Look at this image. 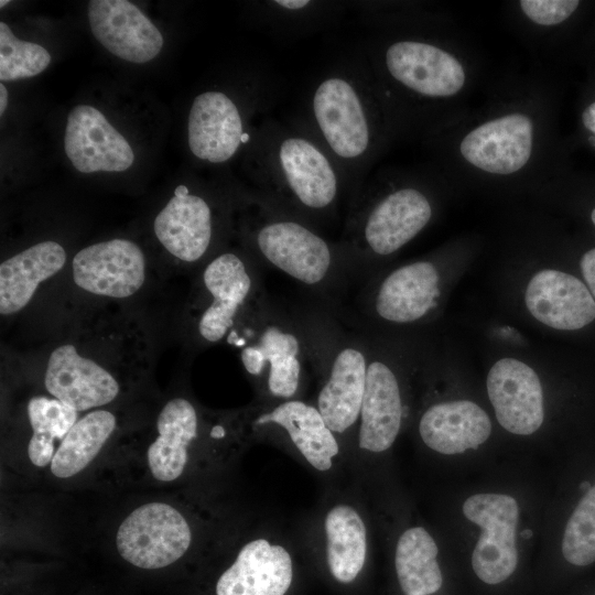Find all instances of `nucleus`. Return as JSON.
Here are the masks:
<instances>
[{"mask_svg": "<svg viewBox=\"0 0 595 595\" xmlns=\"http://www.w3.org/2000/svg\"><path fill=\"white\" fill-rule=\"evenodd\" d=\"M159 436L148 448V463L153 477L172 482L182 475L187 462V447L197 436L198 416L186 399L175 398L161 410Z\"/></svg>", "mask_w": 595, "mask_h": 595, "instance_id": "nucleus-26", "label": "nucleus"}, {"mask_svg": "<svg viewBox=\"0 0 595 595\" xmlns=\"http://www.w3.org/2000/svg\"><path fill=\"white\" fill-rule=\"evenodd\" d=\"M304 336L311 368L321 377L316 408L335 434L358 421L368 367L366 334L320 301L290 306Z\"/></svg>", "mask_w": 595, "mask_h": 595, "instance_id": "nucleus-4", "label": "nucleus"}, {"mask_svg": "<svg viewBox=\"0 0 595 595\" xmlns=\"http://www.w3.org/2000/svg\"><path fill=\"white\" fill-rule=\"evenodd\" d=\"M380 116L378 93L358 55L316 82L305 105V119L296 123L337 164L347 185L348 206L379 148Z\"/></svg>", "mask_w": 595, "mask_h": 595, "instance_id": "nucleus-1", "label": "nucleus"}, {"mask_svg": "<svg viewBox=\"0 0 595 595\" xmlns=\"http://www.w3.org/2000/svg\"><path fill=\"white\" fill-rule=\"evenodd\" d=\"M562 553L577 566L595 561V485L582 497L566 523Z\"/></svg>", "mask_w": 595, "mask_h": 595, "instance_id": "nucleus-33", "label": "nucleus"}, {"mask_svg": "<svg viewBox=\"0 0 595 595\" xmlns=\"http://www.w3.org/2000/svg\"><path fill=\"white\" fill-rule=\"evenodd\" d=\"M439 549L422 527L405 530L398 540L394 565L398 581L405 595H430L442 586L437 563Z\"/></svg>", "mask_w": 595, "mask_h": 595, "instance_id": "nucleus-28", "label": "nucleus"}, {"mask_svg": "<svg viewBox=\"0 0 595 595\" xmlns=\"http://www.w3.org/2000/svg\"><path fill=\"white\" fill-rule=\"evenodd\" d=\"M256 138L258 196L316 228L335 219L348 191L324 148L299 126L270 118Z\"/></svg>", "mask_w": 595, "mask_h": 595, "instance_id": "nucleus-2", "label": "nucleus"}, {"mask_svg": "<svg viewBox=\"0 0 595 595\" xmlns=\"http://www.w3.org/2000/svg\"><path fill=\"white\" fill-rule=\"evenodd\" d=\"M524 304L536 321L555 331L580 332L595 323V299L571 271H537L527 283Z\"/></svg>", "mask_w": 595, "mask_h": 595, "instance_id": "nucleus-14", "label": "nucleus"}, {"mask_svg": "<svg viewBox=\"0 0 595 595\" xmlns=\"http://www.w3.org/2000/svg\"><path fill=\"white\" fill-rule=\"evenodd\" d=\"M88 20L96 40L121 60L143 64L163 47L159 29L130 1L91 0Z\"/></svg>", "mask_w": 595, "mask_h": 595, "instance_id": "nucleus-18", "label": "nucleus"}, {"mask_svg": "<svg viewBox=\"0 0 595 595\" xmlns=\"http://www.w3.org/2000/svg\"><path fill=\"white\" fill-rule=\"evenodd\" d=\"M66 252L53 240L37 242L0 264V313L21 311L37 286L64 267Z\"/></svg>", "mask_w": 595, "mask_h": 595, "instance_id": "nucleus-25", "label": "nucleus"}, {"mask_svg": "<svg viewBox=\"0 0 595 595\" xmlns=\"http://www.w3.org/2000/svg\"><path fill=\"white\" fill-rule=\"evenodd\" d=\"M51 63L43 46L18 39L10 28L0 22V79L12 82L39 75Z\"/></svg>", "mask_w": 595, "mask_h": 595, "instance_id": "nucleus-32", "label": "nucleus"}, {"mask_svg": "<svg viewBox=\"0 0 595 595\" xmlns=\"http://www.w3.org/2000/svg\"><path fill=\"white\" fill-rule=\"evenodd\" d=\"M240 349L247 374L275 399H293L311 367L306 343L290 306L266 292L227 337Z\"/></svg>", "mask_w": 595, "mask_h": 595, "instance_id": "nucleus-6", "label": "nucleus"}, {"mask_svg": "<svg viewBox=\"0 0 595 595\" xmlns=\"http://www.w3.org/2000/svg\"><path fill=\"white\" fill-rule=\"evenodd\" d=\"M583 126L595 134V101L591 102L582 112Z\"/></svg>", "mask_w": 595, "mask_h": 595, "instance_id": "nucleus-36", "label": "nucleus"}, {"mask_svg": "<svg viewBox=\"0 0 595 595\" xmlns=\"http://www.w3.org/2000/svg\"><path fill=\"white\" fill-rule=\"evenodd\" d=\"M486 388L498 423L508 432L530 435L544 421V397L536 370L513 357L498 359L489 369Z\"/></svg>", "mask_w": 595, "mask_h": 595, "instance_id": "nucleus-15", "label": "nucleus"}, {"mask_svg": "<svg viewBox=\"0 0 595 595\" xmlns=\"http://www.w3.org/2000/svg\"><path fill=\"white\" fill-rule=\"evenodd\" d=\"M433 206L415 186L382 192L363 185L348 206L339 245L350 285H360L379 266L419 235L430 223Z\"/></svg>", "mask_w": 595, "mask_h": 595, "instance_id": "nucleus-5", "label": "nucleus"}, {"mask_svg": "<svg viewBox=\"0 0 595 595\" xmlns=\"http://www.w3.org/2000/svg\"><path fill=\"white\" fill-rule=\"evenodd\" d=\"M66 156L83 173L122 172L134 160L133 150L102 112L89 105L75 106L67 116Z\"/></svg>", "mask_w": 595, "mask_h": 595, "instance_id": "nucleus-17", "label": "nucleus"}, {"mask_svg": "<svg viewBox=\"0 0 595 595\" xmlns=\"http://www.w3.org/2000/svg\"><path fill=\"white\" fill-rule=\"evenodd\" d=\"M201 285L203 298L196 332L208 344L228 337L266 292L252 262L234 251H224L209 260Z\"/></svg>", "mask_w": 595, "mask_h": 595, "instance_id": "nucleus-8", "label": "nucleus"}, {"mask_svg": "<svg viewBox=\"0 0 595 595\" xmlns=\"http://www.w3.org/2000/svg\"><path fill=\"white\" fill-rule=\"evenodd\" d=\"M115 428L116 418L106 410L91 411L77 420L55 452L53 475L68 478L78 474L96 457Z\"/></svg>", "mask_w": 595, "mask_h": 595, "instance_id": "nucleus-29", "label": "nucleus"}, {"mask_svg": "<svg viewBox=\"0 0 595 595\" xmlns=\"http://www.w3.org/2000/svg\"><path fill=\"white\" fill-rule=\"evenodd\" d=\"M226 434V431L224 429V426L217 424V425H214L210 430V433L209 435L214 439H221L224 437Z\"/></svg>", "mask_w": 595, "mask_h": 595, "instance_id": "nucleus-38", "label": "nucleus"}, {"mask_svg": "<svg viewBox=\"0 0 595 595\" xmlns=\"http://www.w3.org/2000/svg\"><path fill=\"white\" fill-rule=\"evenodd\" d=\"M8 105V90L4 84H0V113L2 115Z\"/></svg>", "mask_w": 595, "mask_h": 595, "instance_id": "nucleus-37", "label": "nucleus"}, {"mask_svg": "<svg viewBox=\"0 0 595 595\" xmlns=\"http://www.w3.org/2000/svg\"><path fill=\"white\" fill-rule=\"evenodd\" d=\"M533 123L521 112L507 113L470 130L461 141L459 152L473 166L494 174H511L529 161Z\"/></svg>", "mask_w": 595, "mask_h": 595, "instance_id": "nucleus-19", "label": "nucleus"}, {"mask_svg": "<svg viewBox=\"0 0 595 595\" xmlns=\"http://www.w3.org/2000/svg\"><path fill=\"white\" fill-rule=\"evenodd\" d=\"M9 2H10V1H8V0H6V1H4V0H1V1H0V7L2 8V7H4V6H6L7 3H9Z\"/></svg>", "mask_w": 595, "mask_h": 595, "instance_id": "nucleus-40", "label": "nucleus"}, {"mask_svg": "<svg viewBox=\"0 0 595 595\" xmlns=\"http://www.w3.org/2000/svg\"><path fill=\"white\" fill-rule=\"evenodd\" d=\"M161 245L176 259L194 263L208 252L214 234V215L209 203L178 185L174 196L158 214L153 224Z\"/></svg>", "mask_w": 595, "mask_h": 595, "instance_id": "nucleus-21", "label": "nucleus"}, {"mask_svg": "<svg viewBox=\"0 0 595 595\" xmlns=\"http://www.w3.org/2000/svg\"><path fill=\"white\" fill-rule=\"evenodd\" d=\"M28 415L33 429L29 457L35 466L44 467L55 455L54 441H62L77 422V411L56 398L40 396L29 401Z\"/></svg>", "mask_w": 595, "mask_h": 595, "instance_id": "nucleus-31", "label": "nucleus"}, {"mask_svg": "<svg viewBox=\"0 0 595 595\" xmlns=\"http://www.w3.org/2000/svg\"><path fill=\"white\" fill-rule=\"evenodd\" d=\"M252 425L282 430L305 459L322 472L332 467V458L339 452L335 433L316 405L298 399L284 400L259 413Z\"/></svg>", "mask_w": 595, "mask_h": 595, "instance_id": "nucleus-24", "label": "nucleus"}, {"mask_svg": "<svg viewBox=\"0 0 595 595\" xmlns=\"http://www.w3.org/2000/svg\"><path fill=\"white\" fill-rule=\"evenodd\" d=\"M192 540L185 518L172 506L149 502L134 509L120 524L119 554L134 566L155 570L177 561Z\"/></svg>", "mask_w": 595, "mask_h": 595, "instance_id": "nucleus-12", "label": "nucleus"}, {"mask_svg": "<svg viewBox=\"0 0 595 595\" xmlns=\"http://www.w3.org/2000/svg\"><path fill=\"white\" fill-rule=\"evenodd\" d=\"M522 12L540 25H555L567 20L578 8L577 0H521Z\"/></svg>", "mask_w": 595, "mask_h": 595, "instance_id": "nucleus-34", "label": "nucleus"}, {"mask_svg": "<svg viewBox=\"0 0 595 595\" xmlns=\"http://www.w3.org/2000/svg\"><path fill=\"white\" fill-rule=\"evenodd\" d=\"M367 65L404 91L428 99L456 95L465 85L459 61L440 46L420 40H397L381 53L367 54Z\"/></svg>", "mask_w": 595, "mask_h": 595, "instance_id": "nucleus-9", "label": "nucleus"}, {"mask_svg": "<svg viewBox=\"0 0 595 595\" xmlns=\"http://www.w3.org/2000/svg\"><path fill=\"white\" fill-rule=\"evenodd\" d=\"M250 206L246 240L255 256L284 273L315 300L339 311L350 281L339 242L329 241L315 226L260 196Z\"/></svg>", "mask_w": 595, "mask_h": 595, "instance_id": "nucleus-3", "label": "nucleus"}, {"mask_svg": "<svg viewBox=\"0 0 595 595\" xmlns=\"http://www.w3.org/2000/svg\"><path fill=\"white\" fill-rule=\"evenodd\" d=\"M441 294L440 267L431 259H421L372 275L359 285L354 311L338 313L365 331L415 325L432 315Z\"/></svg>", "mask_w": 595, "mask_h": 595, "instance_id": "nucleus-7", "label": "nucleus"}, {"mask_svg": "<svg viewBox=\"0 0 595 595\" xmlns=\"http://www.w3.org/2000/svg\"><path fill=\"white\" fill-rule=\"evenodd\" d=\"M253 136L246 130L237 102L220 90L198 94L187 119L188 147L198 160L208 163L229 161Z\"/></svg>", "mask_w": 595, "mask_h": 595, "instance_id": "nucleus-16", "label": "nucleus"}, {"mask_svg": "<svg viewBox=\"0 0 595 595\" xmlns=\"http://www.w3.org/2000/svg\"><path fill=\"white\" fill-rule=\"evenodd\" d=\"M73 279L84 291L113 299L137 293L145 281V257L128 239H111L79 250L72 262Z\"/></svg>", "mask_w": 595, "mask_h": 595, "instance_id": "nucleus-13", "label": "nucleus"}, {"mask_svg": "<svg viewBox=\"0 0 595 595\" xmlns=\"http://www.w3.org/2000/svg\"><path fill=\"white\" fill-rule=\"evenodd\" d=\"M367 336L368 367L358 426V446L371 453L387 451L402 425L405 405L398 371V355L375 333Z\"/></svg>", "mask_w": 595, "mask_h": 595, "instance_id": "nucleus-10", "label": "nucleus"}, {"mask_svg": "<svg viewBox=\"0 0 595 595\" xmlns=\"http://www.w3.org/2000/svg\"><path fill=\"white\" fill-rule=\"evenodd\" d=\"M463 513L482 529L472 555L475 574L487 584L504 582L518 563L516 499L505 494H475L464 501Z\"/></svg>", "mask_w": 595, "mask_h": 595, "instance_id": "nucleus-11", "label": "nucleus"}, {"mask_svg": "<svg viewBox=\"0 0 595 595\" xmlns=\"http://www.w3.org/2000/svg\"><path fill=\"white\" fill-rule=\"evenodd\" d=\"M589 220H591L592 225L595 227V205L589 210Z\"/></svg>", "mask_w": 595, "mask_h": 595, "instance_id": "nucleus-39", "label": "nucleus"}, {"mask_svg": "<svg viewBox=\"0 0 595 595\" xmlns=\"http://www.w3.org/2000/svg\"><path fill=\"white\" fill-rule=\"evenodd\" d=\"M260 7L271 33L298 37L332 25L345 4L337 1L270 0L261 2Z\"/></svg>", "mask_w": 595, "mask_h": 595, "instance_id": "nucleus-30", "label": "nucleus"}, {"mask_svg": "<svg viewBox=\"0 0 595 595\" xmlns=\"http://www.w3.org/2000/svg\"><path fill=\"white\" fill-rule=\"evenodd\" d=\"M293 578L292 560L266 539L247 543L218 578L216 595H285Z\"/></svg>", "mask_w": 595, "mask_h": 595, "instance_id": "nucleus-22", "label": "nucleus"}, {"mask_svg": "<svg viewBox=\"0 0 595 595\" xmlns=\"http://www.w3.org/2000/svg\"><path fill=\"white\" fill-rule=\"evenodd\" d=\"M44 383L47 391L77 412L107 404L120 387L115 376L96 360L65 343L50 355Z\"/></svg>", "mask_w": 595, "mask_h": 595, "instance_id": "nucleus-20", "label": "nucleus"}, {"mask_svg": "<svg viewBox=\"0 0 595 595\" xmlns=\"http://www.w3.org/2000/svg\"><path fill=\"white\" fill-rule=\"evenodd\" d=\"M418 429L429 448L455 455L485 443L491 433V421L477 403L452 400L431 404L422 413Z\"/></svg>", "mask_w": 595, "mask_h": 595, "instance_id": "nucleus-23", "label": "nucleus"}, {"mask_svg": "<svg viewBox=\"0 0 595 595\" xmlns=\"http://www.w3.org/2000/svg\"><path fill=\"white\" fill-rule=\"evenodd\" d=\"M327 563L342 583L353 582L366 560V528L357 511L347 505L332 508L325 518Z\"/></svg>", "mask_w": 595, "mask_h": 595, "instance_id": "nucleus-27", "label": "nucleus"}, {"mask_svg": "<svg viewBox=\"0 0 595 595\" xmlns=\"http://www.w3.org/2000/svg\"><path fill=\"white\" fill-rule=\"evenodd\" d=\"M577 274L587 285L595 299V246L582 251L577 259Z\"/></svg>", "mask_w": 595, "mask_h": 595, "instance_id": "nucleus-35", "label": "nucleus"}]
</instances>
